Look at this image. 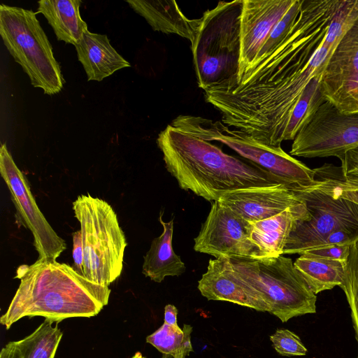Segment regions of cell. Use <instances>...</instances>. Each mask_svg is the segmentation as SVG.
<instances>
[{"mask_svg":"<svg viewBox=\"0 0 358 358\" xmlns=\"http://www.w3.org/2000/svg\"><path fill=\"white\" fill-rule=\"evenodd\" d=\"M338 0H301L289 31L266 57L237 80L204 91L206 101L221 114L246 109L298 77L324 43Z\"/></svg>","mask_w":358,"mask_h":358,"instance_id":"obj_1","label":"cell"},{"mask_svg":"<svg viewBox=\"0 0 358 358\" xmlns=\"http://www.w3.org/2000/svg\"><path fill=\"white\" fill-rule=\"evenodd\" d=\"M14 278L20 280L19 287L0 318L6 329L25 317L41 316L54 323L94 317L108 304L110 294L108 286L93 282L56 260L38 259L20 265Z\"/></svg>","mask_w":358,"mask_h":358,"instance_id":"obj_2","label":"cell"},{"mask_svg":"<svg viewBox=\"0 0 358 358\" xmlns=\"http://www.w3.org/2000/svg\"><path fill=\"white\" fill-rule=\"evenodd\" d=\"M157 143L167 171L180 188L209 201L238 189L284 184L253 162L226 154L210 142L171 124L159 134Z\"/></svg>","mask_w":358,"mask_h":358,"instance_id":"obj_3","label":"cell"},{"mask_svg":"<svg viewBox=\"0 0 358 358\" xmlns=\"http://www.w3.org/2000/svg\"><path fill=\"white\" fill-rule=\"evenodd\" d=\"M310 214L296 221L283 255H301L331 232L358 226V182L347 178L339 166L328 169L313 187L293 190Z\"/></svg>","mask_w":358,"mask_h":358,"instance_id":"obj_4","label":"cell"},{"mask_svg":"<svg viewBox=\"0 0 358 358\" xmlns=\"http://www.w3.org/2000/svg\"><path fill=\"white\" fill-rule=\"evenodd\" d=\"M243 0L220 1L201 17L191 44L199 87L203 91L235 81L241 57V17Z\"/></svg>","mask_w":358,"mask_h":358,"instance_id":"obj_5","label":"cell"},{"mask_svg":"<svg viewBox=\"0 0 358 358\" xmlns=\"http://www.w3.org/2000/svg\"><path fill=\"white\" fill-rule=\"evenodd\" d=\"M73 210L82 234L83 275L109 286L122 273L127 245L117 216L108 202L90 194L78 196Z\"/></svg>","mask_w":358,"mask_h":358,"instance_id":"obj_6","label":"cell"},{"mask_svg":"<svg viewBox=\"0 0 358 358\" xmlns=\"http://www.w3.org/2000/svg\"><path fill=\"white\" fill-rule=\"evenodd\" d=\"M0 35L8 51L29 76L31 85L53 95L64 80L52 45L31 10L0 6Z\"/></svg>","mask_w":358,"mask_h":358,"instance_id":"obj_7","label":"cell"},{"mask_svg":"<svg viewBox=\"0 0 358 358\" xmlns=\"http://www.w3.org/2000/svg\"><path fill=\"white\" fill-rule=\"evenodd\" d=\"M173 126L206 141L222 143L280 179L292 191L313 182V170L285 152L280 146L262 143L239 130L230 129L221 121L182 115L173 120Z\"/></svg>","mask_w":358,"mask_h":358,"instance_id":"obj_8","label":"cell"},{"mask_svg":"<svg viewBox=\"0 0 358 358\" xmlns=\"http://www.w3.org/2000/svg\"><path fill=\"white\" fill-rule=\"evenodd\" d=\"M235 271L261 292L270 306L269 313L282 322L316 313V294L294 266L292 259L231 257Z\"/></svg>","mask_w":358,"mask_h":358,"instance_id":"obj_9","label":"cell"},{"mask_svg":"<svg viewBox=\"0 0 358 358\" xmlns=\"http://www.w3.org/2000/svg\"><path fill=\"white\" fill-rule=\"evenodd\" d=\"M358 146V113L346 114L326 101L298 133L289 155L306 158L336 157Z\"/></svg>","mask_w":358,"mask_h":358,"instance_id":"obj_10","label":"cell"},{"mask_svg":"<svg viewBox=\"0 0 358 358\" xmlns=\"http://www.w3.org/2000/svg\"><path fill=\"white\" fill-rule=\"evenodd\" d=\"M0 173L9 189L18 217L33 235L38 259L56 260L66 250V243L40 210L27 178L17 166L6 143H2L0 148Z\"/></svg>","mask_w":358,"mask_h":358,"instance_id":"obj_11","label":"cell"},{"mask_svg":"<svg viewBox=\"0 0 358 358\" xmlns=\"http://www.w3.org/2000/svg\"><path fill=\"white\" fill-rule=\"evenodd\" d=\"M196 252L220 257L256 259L250 223L218 201H213L206 221L194 238Z\"/></svg>","mask_w":358,"mask_h":358,"instance_id":"obj_12","label":"cell"},{"mask_svg":"<svg viewBox=\"0 0 358 358\" xmlns=\"http://www.w3.org/2000/svg\"><path fill=\"white\" fill-rule=\"evenodd\" d=\"M320 85L326 100L341 112L358 113V19L330 55Z\"/></svg>","mask_w":358,"mask_h":358,"instance_id":"obj_13","label":"cell"},{"mask_svg":"<svg viewBox=\"0 0 358 358\" xmlns=\"http://www.w3.org/2000/svg\"><path fill=\"white\" fill-rule=\"evenodd\" d=\"M294 1L243 0L241 17V57L235 81L252 65L271 30Z\"/></svg>","mask_w":358,"mask_h":358,"instance_id":"obj_14","label":"cell"},{"mask_svg":"<svg viewBox=\"0 0 358 358\" xmlns=\"http://www.w3.org/2000/svg\"><path fill=\"white\" fill-rule=\"evenodd\" d=\"M198 289L208 300L228 301L261 312L271 311L263 294L235 271L229 257L209 260L206 272L198 282Z\"/></svg>","mask_w":358,"mask_h":358,"instance_id":"obj_15","label":"cell"},{"mask_svg":"<svg viewBox=\"0 0 358 358\" xmlns=\"http://www.w3.org/2000/svg\"><path fill=\"white\" fill-rule=\"evenodd\" d=\"M218 201L249 222L270 218L303 202L284 184L233 191Z\"/></svg>","mask_w":358,"mask_h":358,"instance_id":"obj_16","label":"cell"},{"mask_svg":"<svg viewBox=\"0 0 358 358\" xmlns=\"http://www.w3.org/2000/svg\"><path fill=\"white\" fill-rule=\"evenodd\" d=\"M309 218L310 214L303 201L270 218L250 222V238L257 249L256 259L282 255L296 221Z\"/></svg>","mask_w":358,"mask_h":358,"instance_id":"obj_17","label":"cell"},{"mask_svg":"<svg viewBox=\"0 0 358 358\" xmlns=\"http://www.w3.org/2000/svg\"><path fill=\"white\" fill-rule=\"evenodd\" d=\"M129 6L145 19L152 29L174 34L194 43L201 24V18L189 19L171 0H127Z\"/></svg>","mask_w":358,"mask_h":358,"instance_id":"obj_18","label":"cell"},{"mask_svg":"<svg viewBox=\"0 0 358 358\" xmlns=\"http://www.w3.org/2000/svg\"><path fill=\"white\" fill-rule=\"evenodd\" d=\"M87 80L101 81L130 64L112 46L106 34L85 31L75 45Z\"/></svg>","mask_w":358,"mask_h":358,"instance_id":"obj_19","label":"cell"},{"mask_svg":"<svg viewBox=\"0 0 358 358\" xmlns=\"http://www.w3.org/2000/svg\"><path fill=\"white\" fill-rule=\"evenodd\" d=\"M162 215L163 212L159 215V221L163 231L152 241L144 256L142 269L145 277L156 282H162L168 276H179L186 270L180 257L173 249V220L165 222Z\"/></svg>","mask_w":358,"mask_h":358,"instance_id":"obj_20","label":"cell"},{"mask_svg":"<svg viewBox=\"0 0 358 358\" xmlns=\"http://www.w3.org/2000/svg\"><path fill=\"white\" fill-rule=\"evenodd\" d=\"M80 0H41L38 12L52 27L57 39L74 46L88 30L80 14Z\"/></svg>","mask_w":358,"mask_h":358,"instance_id":"obj_21","label":"cell"},{"mask_svg":"<svg viewBox=\"0 0 358 358\" xmlns=\"http://www.w3.org/2000/svg\"><path fill=\"white\" fill-rule=\"evenodd\" d=\"M45 320L31 334L10 341L0 352V358H55L63 333L57 323Z\"/></svg>","mask_w":358,"mask_h":358,"instance_id":"obj_22","label":"cell"},{"mask_svg":"<svg viewBox=\"0 0 358 358\" xmlns=\"http://www.w3.org/2000/svg\"><path fill=\"white\" fill-rule=\"evenodd\" d=\"M347 262L301 254L294 262L310 289L315 294L344 283Z\"/></svg>","mask_w":358,"mask_h":358,"instance_id":"obj_23","label":"cell"},{"mask_svg":"<svg viewBox=\"0 0 358 358\" xmlns=\"http://www.w3.org/2000/svg\"><path fill=\"white\" fill-rule=\"evenodd\" d=\"M193 328L185 324L182 329L166 323L146 337V342L162 354V358H186L194 352L191 342Z\"/></svg>","mask_w":358,"mask_h":358,"instance_id":"obj_24","label":"cell"},{"mask_svg":"<svg viewBox=\"0 0 358 358\" xmlns=\"http://www.w3.org/2000/svg\"><path fill=\"white\" fill-rule=\"evenodd\" d=\"M321 76L313 78L304 90L288 120L284 141L294 140L310 122L320 106L327 101L321 90Z\"/></svg>","mask_w":358,"mask_h":358,"instance_id":"obj_25","label":"cell"},{"mask_svg":"<svg viewBox=\"0 0 358 358\" xmlns=\"http://www.w3.org/2000/svg\"><path fill=\"white\" fill-rule=\"evenodd\" d=\"M358 19V0H338L324 45L334 51L343 35Z\"/></svg>","mask_w":358,"mask_h":358,"instance_id":"obj_26","label":"cell"},{"mask_svg":"<svg viewBox=\"0 0 358 358\" xmlns=\"http://www.w3.org/2000/svg\"><path fill=\"white\" fill-rule=\"evenodd\" d=\"M347 298L350 315L358 343V241L350 246V255L348 259L345 279L341 287Z\"/></svg>","mask_w":358,"mask_h":358,"instance_id":"obj_27","label":"cell"},{"mask_svg":"<svg viewBox=\"0 0 358 358\" xmlns=\"http://www.w3.org/2000/svg\"><path fill=\"white\" fill-rule=\"evenodd\" d=\"M300 8L301 0H295L293 5L271 30L251 66L266 57L282 42L297 19Z\"/></svg>","mask_w":358,"mask_h":358,"instance_id":"obj_28","label":"cell"},{"mask_svg":"<svg viewBox=\"0 0 358 358\" xmlns=\"http://www.w3.org/2000/svg\"><path fill=\"white\" fill-rule=\"evenodd\" d=\"M275 350L282 356H304L308 350L300 338L287 329H279L270 336Z\"/></svg>","mask_w":358,"mask_h":358,"instance_id":"obj_29","label":"cell"},{"mask_svg":"<svg viewBox=\"0 0 358 358\" xmlns=\"http://www.w3.org/2000/svg\"><path fill=\"white\" fill-rule=\"evenodd\" d=\"M357 241L358 226L342 228L331 232L324 238L315 242L306 251L335 245H351Z\"/></svg>","mask_w":358,"mask_h":358,"instance_id":"obj_30","label":"cell"},{"mask_svg":"<svg viewBox=\"0 0 358 358\" xmlns=\"http://www.w3.org/2000/svg\"><path fill=\"white\" fill-rule=\"evenodd\" d=\"M350 246L351 245H335L325 248L310 250L303 253L329 259L347 262L350 255Z\"/></svg>","mask_w":358,"mask_h":358,"instance_id":"obj_31","label":"cell"},{"mask_svg":"<svg viewBox=\"0 0 358 358\" xmlns=\"http://www.w3.org/2000/svg\"><path fill=\"white\" fill-rule=\"evenodd\" d=\"M339 159L343 176L358 181V146L346 152Z\"/></svg>","mask_w":358,"mask_h":358,"instance_id":"obj_32","label":"cell"},{"mask_svg":"<svg viewBox=\"0 0 358 358\" xmlns=\"http://www.w3.org/2000/svg\"><path fill=\"white\" fill-rule=\"evenodd\" d=\"M72 257L73 260V268L80 275H83V241L80 230L73 234V251Z\"/></svg>","mask_w":358,"mask_h":358,"instance_id":"obj_33","label":"cell"},{"mask_svg":"<svg viewBox=\"0 0 358 358\" xmlns=\"http://www.w3.org/2000/svg\"><path fill=\"white\" fill-rule=\"evenodd\" d=\"M178 309L172 304H167L164 307V322L173 326L179 327L178 324Z\"/></svg>","mask_w":358,"mask_h":358,"instance_id":"obj_34","label":"cell"},{"mask_svg":"<svg viewBox=\"0 0 358 358\" xmlns=\"http://www.w3.org/2000/svg\"><path fill=\"white\" fill-rule=\"evenodd\" d=\"M136 358H145L143 356V355L140 352H137L135 353Z\"/></svg>","mask_w":358,"mask_h":358,"instance_id":"obj_35","label":"cell"},{"mask_svg":"<svg viewBox=\"0 0 358 358\" xmlns=\"http://www.w3.org/2000/svg\"><path fill=\"white\" fill-rule=\"evenodd\" d=\"M131 358H136V355H134Z\"/></svg>","mask_w":358,"mask_h":358,"instance_id":"obj_36","label":"cell"},{"mask_svg":"<svg viewBox=\"0 0 358 358\" xmlns=\"http://www.w3.org/2000/svg\"><path fill=\"white\" fill-rule=\"evenodd\" d=\"M357 358H358V356H357Z\"/></svg>","mask_w":358,"mask_h":358,"instance_id":"obj_37","label":"cell"}]
</instances>
